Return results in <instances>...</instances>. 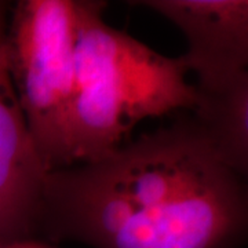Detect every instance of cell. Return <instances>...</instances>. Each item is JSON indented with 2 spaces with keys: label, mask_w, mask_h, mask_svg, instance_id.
<instances>
[{
  "label": "cell",
  "mask_w": 248,
  "mask_h": 248,
  "mask_svg": "<svg viewBox=\"0 0 248 248\" xmlns=\"http://www.w3.org/2000/svg\"><path fill=\"white\" fill-rule=\"evenodd\" d=\"M247 192L190 123L47 174L37 234L94 248H236Z\"/></svg>",
  "instance_id": "cell-1"
},
{
  "label": "cell",
  "mask_w": 248,
  "mask_h": 248,
  "mask_svg": "<svg viewBox=\"0 0 248 248\" xmlns=\"http://www.w3.org/2000/svg\"><path fill=\"white\" fill-rule=\"evenodd\" d=\"M104 1H75V89L69 142L73 166L101 159L148 117L192 110L197 89L182 57L155 51L104 21Z\"/></svg>",
  "instance_id": "cell-2"
},
{
  "label": "cell",
  "mask_w": 248,
  "mask_h": 248,
  "mask_svg": "<svg viewBox=\"0 0 248 248\" xmlns=\"http://www.w3.org/2000/svg\"><path fill=\"white\" fill-rule=\"evenodd\" d=\"M75 40V0H21L10 9V75L36 152L48 172L73 166L69 122Z\"/></svg>",
  "instance_id": "cell-3"
},
{
  "label": "cell",
  "mask_w": 248,
  "mask_h": 248,
  "mask_svg": "<svg viewBox=\"0 0 248 248\" xmlns=\"http://www.w3.org/2000/svg\"><path fill=\"white\" fill-rule=\"evenodd\" d=\"M10 9L0 1V248L37 234L48 174L36 152L10 75Z\"/></svg>",
  "instance_id": "cell-4"
},
{
  "label": "cell",
  "mask_w": 248,
  "mask_h": 248,
  "mask_svg": "<svg viewBox=\"0 0 248 248\" xmlns=\"http://www.w3.org/2000/svg\"><path fill=\"white\" fill-rule=\"evenodd\" d=\"M131 4L156 11L182 31L187 42L182 60L197 76V91H218L248 75V1L143 0Z\"/></svg>",
  "instance_id": "cell-5"
},
{
  "label": "cell",
  "mask_w": 248,
  "mask_h": 248,
  "mask_svg": "<svg viewBox=\"0 0 248 248\" xmlns=\"http://www.w3.org/2000/svg\"><path fill=\"white\" fill-rule=\"evenodd\" d=\"M187 122L223 166L246 177L248 171V75L225 89L200 93Z\"/></svg>",
  "instance_id": "cell-6"
},
{
  "label": "cell",
  "mask_w": 248,
  "mask_h": 248,
  "mask_svg": "<svg viewBox=\"0 0 248 248\" xmlns=\"http://www.w3.org/2000/svg\"><path fill=\"white\" fill-rule=\"evenodd\" d=\"M1 248H50L45 246V244H40L33 239L31 240H22V241H16V243H11L9 246H4Z\"/></svg>",
  "instance_id": "cell-7"
}]
</instances>
